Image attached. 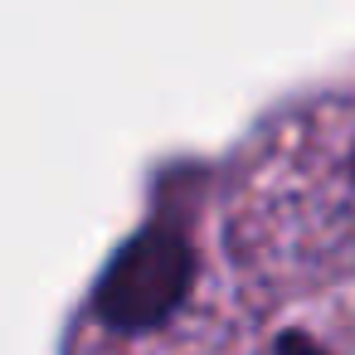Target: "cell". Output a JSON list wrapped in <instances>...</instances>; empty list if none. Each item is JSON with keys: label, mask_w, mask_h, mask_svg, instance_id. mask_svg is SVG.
<instances>
[{"label": "cell", "mask_w": 355, "mask_h": 355, "mask_svg": "<svg viewBox=\"0 0 355 355\" xmlns=\"http://www.w3.org/2000/svg\"><path fill=\"white\" fill-rule=\"evenodd\" d=\"M190 272H195V253L185 234L175 224H146L103 268L93 287V316L122 336L156 331L185 302Z\"/></svg>", "instance_id": "cell-1"}, {"label": "cell", "mask_w": 355, "mask_h": 355, "mask_svg": "<svg viewBox=\"0 0 355 355\" xmlns=\"http://www.w3.org/2000/svg\"><path fill=\"white\" fill-rule=\"evenodd\" d=\"M350 180H355V151H350Z\"/></svg>", "instance_id": "cell-2"}]
</instances>
